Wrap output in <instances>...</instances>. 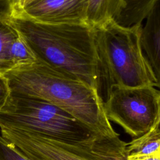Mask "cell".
<instances>
[{
    "label": "cell",
    "mask_w": 160,
    "mask_h": 160,
    "mask_svg": "<svg viewBox=\"0 0 160 160\" xmlns=\"http://www.w3.org/2000/svg\"><path fill=\"white\" fill-rule=\"evenodd\" d=\"M103 104L108 120L132 138L142 135L160 121V93L154 86L114 87Z\"/></svg>",
    "instance_id": "6"
},
{
    "label": "cell",
    "mask_w": 160,
    "mask_h": 160,
    "mask_svg": "<svg viewBox=\"0 0 160 160\" xmlns=\"http://www.w3.org/2000/svg\"><path fill=\"white\" fill-rule=\"evenodd\" d=\"M0 160H29L12 143L0 134Z\"/></svg>",
    "instance_id": "14"
},
{
    "label": "cell",
    "mask_w": 160,
    "mask_h": 160,
    "mask_svg": "<svg viewBox=\"0 0 160 160\" xmlns=\"http://www.w3.org/2000/svg\"><path fill=\"white\" fill-rule=\"evenodd\" d=\"M8 22L27 42L36 59L96 89L93 28L86 24H45L19 14Z\"/></svg>",
    "instance_id": "2"
},
{
    "label": "cell",
    "mask_w": 160,
    "mask_h": 160,
    "mask_svg": "<svg viewBox=\"0 0 160 160\" xmlns=\"http://www.w3.org/2000/svg\"><path fill=\"white\" fill-rule=\"evenodd\" d=\"M16 128L69 142L102 136L68 112L46 101L10 94L0 111V128Z\"/></svg>",
    "instance_id": "4"
},
{
    "label": "cell",
    "mask_w": 160,
    "mask_h": 160,
    "mask_svg": "<svg viewBox=\"0 0 160 160\" xmlns=\"http://www.w3.org/2000/svg\"><path fill=\"white\" fill-rule=\"evenodd\" d=\"M4 76L11 94L46 101L102 136H119L107 118L96 89L78 78L38 60Z\"/></svg>",
    "instance_id": "1"
},
{
    "label": "cell",
    "mask_w": 160,
    "mask_h": 160,
    "mask_svg": "<svg viewBox=\"0 0 160 160\" xmlns=\"http://www.w3.org/2000/svg\"><path fill=\"white\" fill-rule=\"evenodd\" d=\"M158 1L123 0V8L114 21L124 27L142 24Z\"/></svg>",
    "instance_id": "10"
},
{
    "label": "cell",
    "mask_w": 160,
    "mask_h": 160,
    "mask_svg": "<svg viewBox=\"0 0 160 160\" xmlns=\"http://www.w3.org/2000/svg\"><path fill=\"white\" fill-rule=\"evenodd\" d=\"M36 61L35 55L27 42L18 34L10 48L9 61L11 70L30 65Z\"/></svg>",
    "instance_id": "12"
},
{
    "label": "cell",
    "mask_w": 160,
    "mask_h": 160,
    "mask_svg": "<svg viewBox=\"0 0 160 160\" xmlns=\"http://www.w3.org/2000/svg\"><path fill=\"white\" fill-rule=\"evenodd\" d=\"M0 131L29 160H126L127 142L119 136L69 142L16 128H1Z\"/></svg>",
    "instance_id": "5"
},
{
    "label": "cell",
    "mask_w": 160,
    "mask_h": 160,
    "mask_svg": "<svg viewBox=\"0 0 160 160\" xmlns=\"http://www.w3.org/2000/svg\"><path fill=\"white\" fill-rule=\"evenodd\" d=\"M126 160H160V151L146 156H127Z\"/></svg>",
    "instance_id": "18"
},
{
    "label": "cell",
    "mask_w": 160,
    "mask_h": 160,
    "mask_svg": "<svg viewBox=\"0 0 160 160\" xmlns=\"http://www.w3.org/2000/svg\"><path fill=\"white\" fill-rule=\"evenodd\" d=\"M140 44L142 52L159 80L160 71V8L158 1L146 18V24L142 26Z\"/></svg>",
    "instance_id": "8"
},
{
    "label": "cell",
    "mask_w": 160,
    "mask_h": 160,
    "mask_svg": "<svg viewBox=\"0 0 160 160\" xmlns=\"http://www.w3.org/2000/svg\"><path fill=\"white\" fill-rule=\"evenodd\" d=\"M158 121L148 131L127 143V156H146L160 151V129Z\"/></svg>",
    "instance_id": "11"
},
{
    "label": "cell",
    "mask_w": 160,
    "mask_h": 160,
    "mask_svg": "<svg viewBox=\"0 0 160 160\" xmlns=\"http://www.w3.org/2000/svg\"><path fill=\"white\" fill-rule=\"evenodd\" d=\"M11 16L10 0H0V20L8 21Z\"/></svg>",
    "instance_id": "17"
},
{
    "label": "cell",
    "mask_w": 160,
    "mask_h": 160,
    "mask_svg": "<svg viewBox=\"0 0 160 160\" xmlns=\"http://www.w3.org/2000/svg\"><path fill=\"white\" fill-rule=\"evenodd\" d=\"M18 34L8 21L0 20V74L11 70L9 51Z\"/></svg>",
    "instance_id": "13"
},
{
    "label": "cell",
    "mask_w": 160,
    "mask_h": 160,
    "mask_svg": "<svg viewBox=\"0 0 160 160\" xmlns=\"http://www.w3.org/2000/svg\"><path fill=\"white\" fill-rule=\"evenodd\" d=\"M123 6V0H88L86 24L95 28L114 20Z\"/></svg>",
    "instance_id": "9"
},
{
    "label": "cell",
    "mask_w": 160,
    "mask_h": 160,
    "mask_svg": "<svg viewBox=\"0 0 160 160\" xmlns=\"http://www.w3.org/2000/svg\"><path fill=\"white\" fill-rule=\"evenodd\" d=\"M10 94L8 81L4 74H0V111L6 104Z\"/></svg>",
    "instance_id": "15"
},
{
    "label": "cell",
    "mask_w": 160,
    "mask_h": 160,
    "mask_svg": "<svg viewBox=\"0 0 160 160\" xmlns=\"http://www.w3.org/2000/svg\"><path fill=\"white\" fill-rule=\"evenodd\" d=\"M36 0H10L11 16L22 11Z\"/></svg>",
    "instance_id": "16"
},
{
    "label": "cell",
    "mask_w": 160,
    "mask_h": 160,
    "mask_svg": "<svg viewBox=\"0 0 160 160\" xmlns=\"http://www.w3.org/2000/svg\"><path fill=\"white\" fill-rule=\"evenodd\" d=\"M87 8L88 0H36L12 15L45 24H86Z\"/></svg>",
    "instance_id": "7"
},
{
    "label": "cell",
    "mask_w": 160,
    "mask_h": 160,
    "mask_svg": "<svg viewBox=\"0 0 160 160\" xmlns=\"http://www.w3.org/2000/svg\"><path fill=\"white\" fill-rule=\"evenodd\" d=\"M142 24L124 27L111 20L93 28L96 91L103 101L114 87H159L140 44Z\"/></svg>",
    "instance_id": "3"
}]
</instances>
